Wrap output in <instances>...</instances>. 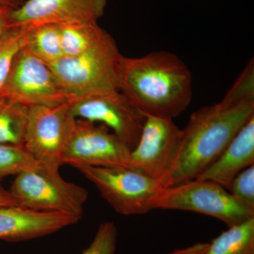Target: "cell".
Returning a JSON list of instances; mask_svg holds the SVG:
<instances>
[{"label":"cell","mask_w":254,"mask_h":254,"mask_svg":"<svg viewBox=\"0 0 254 254\" xmlns=\"http://www.w3.org/2000/svg\"><path fill=\"white\" fill-rule=\"evenodd\" d=\"M107 0H26L11 9L12 26L97 23Z\"/></svg>","instance_id":"12"},{"label":"cell","mask_w":254,"mask_h":254,"mask_svg":"<svg viewBox=\"0 0 254 254\" xmlns=\"http://www.w3.org/2000/svg\"><path fill=\"white\" fill-rule=\"evenodd\" d=\"M12 8L7 6H0V38L9 28L12 27L10 12Z\"/></svg>","instance_id":"24"},{"label":"cell","mask_w":254,"mask_h":254,"mask_svg":"<svg viewBox=\"0 0 254 254\" xmlns=\"http://www.w3.org/2000/svg\"><path fill=\"white\" fill-rule=\"evenodd\" d=\"M131 150L103 125L76 119L63 157V165L128 167Z\"/></svg>","instance_id":"11"},{"label":"cell","mask_w":254,"mask_h":254,"mask_svg":"<svg viewBox=\"0 0 254 254\" xmlns=\"http://www.w3.org/2000/svg\"><path fill=\"white\" fill-rule=\"evenodd\" d=\"M24 147L0 144V180L38 165Z\"/></svg>","instance_id":"20"},{"label":"cell","mask_w":254,"mask_h":254,"mask_svg":"<svg viewBox=\"0 0 254 254\" xmlns=\"http://www.w3.org/2000/svg\"><path fill=\"white\" fill-rule=\"evenodd\" d=\"M228 190L242 203L254 208V165L240 172Z\"/></svg>","instance_id":"23"},{"label":"cell","mask_w":254,"mask_h":254,"mask_svg":"<svg viewBox=\"0 0 254 254\" xmlns=\"http://www.w3.org/2000/svg\"><path fill=\"white\" fill-rule=\"evenodd\" d=\"M9 191L18 205L36 211L63 214L80 220L88 191L65 181L59 168L38 164L16 175Z\"/></svg>","instance_id":"4"},{"label":"cell","mask_w":254,"mask_h":254,"mask_svg":"<svg viewBox=\"0 0 254 254\" xmlns=\"http://www.w3.org/2000/svg\"><path fill=\"white\" fill-rule=\"evenodd\" d=\"M78 219L20 205L0 206V240L20 242L50 235L74 225Z\"/></svg>","instance_id":"13"},{"label":"cell","mask_w":254,"mask_h":254,"mask_svg":"<svg viewBox=\"0 0 254 254\" xmlns=\"http://www.w3.org/2000/svg\"><path fill=\"white\" fill-rule=\"evenodd\" d=\"M209 243H197L187 248L182 249L168 254H206Z\"/></svg>","instance_id":"25"},{"label":"cell","mask_w":254,"mask_h":254,"mask_svg":"<svg viewBox=\"0 0 254 254\" xmlns=\"http://www.w3.org/2000/svg\"><path fill=\"white\" fill-rule=\"evenodd\" d=\"M63 57H76L96 46L107 35L98 23L59 26Z\"/></svg>","instance_id":"16"},{"label":"cell","mask_w":254,"mask_h":254,"mask_svg":"<svg viewBox=\"0 0 254 254\" xmlns=\"http://www.w3.org/2000/svg\"><path fill=\"white\" fill-rule=\"evenodd\" d=\"M21 1V3H23V1H26V0H20Z\"/></svg>","instance_id":"28"},{"label":"cell","mask_w":254,"mask_h":254,"mask_svg":"<svg viewBox=\"0 0 254 254\" xmlns=\"http://www.w3.org/2000/svg\"><path fill=\"white\" fill-rule=\"evenodd\" d=\"M118 230L112 222H105L98 227L89 247L81 254H115Z\"/></svg>","instance_id":"22"},{"label":"cell","mask_w":254,"mask_h":254,"mask_svg":"<svg viewBox=\"0 0 254 254\" xmlns=\"http://www.w3.org/2000/svg\"><path fill=\"white\" fill-rule=\"evenodd\" d=\"M76 119L70 102L30 107L23 147L38 163L60 169Z\"/></svg>","instance_id":"7"},{"label":"cell","mask_w":254,"mask_h":254,"mask_svg":"<svg viewBox=\"0 0 254 254\" xmlns=\"http://www.w3.org/2000/svg\"><path fill=\"white\" fill-rule=\"evenodd\" d=\"M222 103L239 105L254 102V62L247 64L237 81L222 98Z\"/></svg>","instance_id":"21"},{"label":"cell","mask_w":254,"mask_h":254,"mask_svg":"<svg viewBox=\"0 0 254 254\" xmlns=\"http://www.w3.org/2000/svg\"><path fill=\"white\" fill-rule=\"evenodd\" d=\"M254 165V116L234 137L219 158L198 178L216 182L229 190L240 172Z\"/></svg>","instance_id":"14"},{"label":"cell","mask_w":254,"mask_h":254,"mask_svg":"<svg viewBox=\"0 0 254 254\" xmlns=\"http://www.w3.org/2000/svg\"><path fill=\"white\" fill-rule=\"evenodd\" d=\"M6 205H18L11 192L0 187V206H6Z\"/></svg>","instance_id":"26"},{"label":"cell","mask_w":254,"mask_h":254,"mask_svg":"<svg viewBox=\"0 0 254 254\" xmlns=\"http://www.w3.org/2000/svg\"><path fill=\"white\" fill-rule=\"evenodd\" d=\"M28 110L0 95V144L23 147Z\"/></svg>","instance_id":"15"},{"label":"cell","mask_w":254,"mask_h":254,"mask_svg":"<svg viewBox=\"0 0 254 254\" xmlns=\"http://www.w3.org/2000/svg\"><path fill=\"white\" fill-rule=\"evenodd\" d=\"M254 116V102L239 105L219 102L192 114L182 129L168 187L198 178Z\"/></svg>","instance_id":"2"},{"label":"cell","mask_w":254,"mask_h":254,"mask_svg":"<svg viewBox=\"0 0 254 254\" xmlns=\"http://www.w3.org/2000/svg\"><path fill=\"white\" fill-rule=\"evenodd\" d=\"M103 198L123 215H143L156 209L166 187L158 180L128 167L79 166Z\"/></svg>","instance_id":"5"},{"label":"cell","mask_w":254,"mask_h":254,"mask_svg":"<svg viewBox=\"0 0 254 254\" xmlns=\"http://www.w3.org/2000/svg\"><path fill=\"white\" fill-rule=\"evenodd\" d=\"M31 26H12L0 38V93L9 77L15 58L27 46Z\"/></svg>","instance_id":"19"},{"label":"cell","mask_w":254,"mask_h":254,"mask_svg":"<svg viewBox=\"0 0 254 254\" xmlns=\"http://www.w3.org/2000/svg\"><path fill=\"white\" fill-rule=\"evenodd\" d=\"M206 254H254V218L222 232L209 243Z\"/></svg>","instance_id":"17"},{"label":"cell","mask_w":254,"mask_h":254,"mask_svg":"<svg viewBox=\"0 0 254 254\" xmlns=\"http://www.w3.org/2000/svg\"><path fill=\"white\" fill-rule=\"evenodd\" d=\"M21 4L20 0H0V6H7L12 9L18 7Z\"/></svg>","instance_id":"27"},{"label":"cell","mask_w":254,"mask_h":254,"mask_svg":"<svg viewBox=\"0 0 254 254\" xmlns=\"http://www.w3.org/2000/svg\"><path fill=\"white\" fill-rule=\"evenodd\" d=\"M26 47L47 64L60 60L63 57L60 26L53 24L31 26Z\"/></svg>","instance_id":"18"},{"label":"cell","mask_w":254,"mask_h":254,"mask_svg":"<svg viewBox=\"0 0 254 254\" xmlns=\"http://www.w3.org/2000/svg\"><path fill=\"white\" fill-rule=\"evenodd\" d=\"M123 55L109 33L96 46L76 57L48 64L60 86L72 100L83 95L120 91L119 71Z\"/></svg>","instance_id":"3"},{"label":"cell","mask_w":254,"mask_h":254,"mask_svg":"<svg viewBox=\"0 0 254 254\" xmlns=\"http://www.w3.org/2000/svg\"><path fill=\"white\" fill-rule=\"evenodd\" d=\"M0 95L28 108L61 104L71 100L49 65L26 46L15 58Z\"/></svg>","instance_id":"9"},{"label":"cell","mask_w":254,"mask_h":254,"mask_svg":"<svg viewBox=\"0 0 254 254\" xmlns=\"http://www.w3.org/2000/svg\"><path fill=\"white\" fill-rule=\"evenodd\" d=\"M70 102L73 116L105 125L129 148H134L145 116L120 91L83 95Z\"/></svg>","instance_id":"10"},{"label":"cell","mask_w":254,"mask_h":254,"mask_svg":"<svg viewBox=\"0 0 254 254\" xmlns=\"http://www.w3.org/2000/svg\"><path fill=\"white\" fill-rule=\"evenodd\" d=\"M156 209L204 214L221 220L228 227L254 218V208L242 203L216 182L199 179L165 189Z\"/></svg>","instance_id":"6"},{"label":"cell","mask_w":254,"mask_h":254,"mask_svg":"<svg viewBox=\"0 0 254 254\" xmlns=\"http://www.w3.org/2000/svg\"><path fill=\"white\" fill-rule=\"evenodd\" d=\"M119 88L145 115L174 119L191 101L192 75L186 64L170 52L123 56Z\"/></svg>","instance_id":"1"},{"label":"cell","mask_w":254,"mask_h":254,"mask_svg":"<svg viewBox=\"0 0 254 254\" xmlns=\"http://www.w3.org/2000/svg\"><path fill=\"white\" fill-rule=\"evenodd\" d=\"M145 116L141 136L130 152L128 168L158 180L168 188L180 148L182 129L175 125L173 119Z\"/></svg>","instance_id":"8"}]
</instances>
